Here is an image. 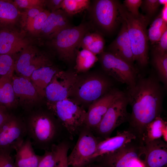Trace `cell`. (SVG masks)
Masks as SVG:
<instances>
[{"mask_svg":"<svg viewBox=\"0 0 167 167\" xmlns=\"http://www.w3.org/2000/svg\"><path fill=\"white\" fill-rule=\"evenodd\" d=\"M159 81L153 75L138 77L135 84L128 87L125 93L132 110L129 128L142 140L148 125L160 116L162 111L163 91Z\"/></svg>","mask_w":167,"mask_h":167,"instance_id":"cell-1","label":"cell"},{"mask_svg":"<svg viewBox=\"0 0 167 167\" xmlns=\"http://www.w3.org/2000/svg\"><path fill=\"white\" fill-rule=\"evenodd\" d=\"M51 116L45 112H37L24 122L27 138L38 149L50 150L53 145L62 141L64 132L67 135L58 119Z\"/></svg>","mask_w":167,"mask_h":167,"instance_id":"cell-2","label":"cell"},{"mask_svg":"<svg viewBox=\"0 0 167 167\" xmlns=\"http://www.w3.org/2000/svg\"><path fill=\"white\" fill-rule=\"evenodd\" d=\"M118 10L121 19L126 27L134 61L141 67L145 66L148 60V17L140 13L138 15H133L120 3Z\"/></svg>","mask_w":167,"mask_h":167,"instance_id":"cell-3","label":"cell"},{"mask_svg":"<svg viewBox=\"0 0 167 167\" xmlns=\"http://www.w3.org/2000/svg\"><path fill=\"white\" fill-rule=\"evenodd\" d=\"M48 103V109L57 117L70 139L78 135L85 126L86 111L83 107L69 98Z\"/></svg>","mask_w":167,"mask_h":167,"instance_id":"cell-4","label":"cell"},{"mask_svg":"<svg viewBox=\"0 0 167 167\" xmlns=\"http://www.w3.org/2000/svg\"><path fill=\"white\" fill-rule=\"evenodd\" d=\"M112 85L111 82L101 74H92L82 78L78 76L69 98L71 97L70 98L80 105L89 106L109 91Z\"/></svg>","mask_w":167,"mask_h":167,"instance_id":"cell-5","label":"cell"},{"mask_svg":"<svg viewBox=\"0 0 167 167\" xmlns=\"http://www.w3.org/2000/svg\"><path fill=\"white\" fill-rule=\"evenodd\" d=\"M91 26L82 23L78 26L66 28L50 40V45L62 59L71 62L75 59L81 39L86 33L90 31Z\"/></svg>","mask_w":167,"mask_h":167,"instance_id":"cell-6","label":"cell"},{"mask_svg":"<svg viewBox=\"0 0 167 167\" xmlns=\"http://www.w3.org/2000/svg\"><path fill=\"white\" fill-rule=\"evenodd\" d=\"M120 4L114 0H96L90 2L87 10L91 24L103 32H112L121 20Z\"/></svg>","mask_w":167,"mask_h":167,"instance_id":"cell-7","label":"cell"},{"mask_svg":"<svg viewBox=\"0 0 167 167\" xmlns=\"http://www.w3.org/2000/svg\"><path fill=\"white\" fill-rule=\"evenodd\" d=\"M77 141L68 156L69 166L86 167L91 162L92 156L99 143L103 139L96 136L85 125L79 132Z\"/></svg>","mask_w":167,"mask_h":167,"instance_id":"cell-8","label":"cell"},{"mask_svg":"<svg viewBox=\"0 0 167 167\" xmlns=\"http://www.w3.org/2000/svg\"><path fill=\"white\" fill-rule=\"evenodd\" d=\"M125 93L112 104L98 126L92 131L97 137L104 140L109 137L114 130L121 124L128 122L130 114Z\"/></svg>","mask_w":167,"mask_h":167,"instance_id":"cell-9","label":"cell"},{"mask_svg":"<svg viewBox=\"0 0 167 167\" xmlns=\"http://www.w3.org/2000/svg\"><path fill=\"white\" fill-rule=\"evenodd\" d=\"M144 154L143 141L138 138L117 151L99 157L94 161L102 167H129L133 161L141 159Z\"/></svg>","mask_w":167,"mask_h":167,"instance_id":"cell-10","label":"cell"},{"mask_svg":"<svg viewBox=\"0 0 167 167\" xmlns=\"http://www.w3.org/2000/svg\"><path fill=\"white\" fill-rule=\"evenodd\" d=\"M99 60L107 74L130 87L135 84L137 71L134 65L115 56L109 52L103 51L100 54Z\"/></svg>","mask_w":167,"mask_h":167,"instance_id":"cell-11","label":"cell"},{"mask_svg":"<svg viewBox=\"0 0 167 167\" xmlns=\"http://www.w3.org/2000/svg\"><path fill=\"white\" fill-rule=\"evenodd\" d=\"M77 74L71 71H58L47 86L45 96L49 102H55L69 97L77 80Z\"/></svg>","mask_w":167,"mask_h":167,"instance_id":"cell-12","label":"cell"},{"mask_svg":"<svg viewBox=\"0 0 167 167\" xmlns=\"http://www.w3.org/2000/svg\"><path fill=\"white\" fill-rule=\"evenodd\" d=\"M27 136L24 122L11 115L0 127V148L15 150Z\"/></svg>","mask_w":167,"mask_h":167,"instance_id":"cell-13","label":"cell"},{"mask_svg":"<svg viewBox=\"0 0 167 167\" xmlns=\"http://www.w3.org/2000/svg\"><path fill=\"white\" fill-rule=\"evenodd\" d=\"M51 64L46 56L29 45L20 52L15 61V71L21 76L30 79L35 70Z\"/></svg>","mask_w":167,"mask_h":167,"instance_id":"cell-14","label":"cell"},{"mask_svg":"<svg viewBox=\"0 0 167 167\" xmlns=\"http://www.w3.org/2000/svg\"><path fill=\"white\" fill-rule=\"evenodd\" d=\"M124 93L117 88L111 89L92 103L86 111L85 125L93 131L99 125L112 104Z\"/></svg>","mask_w":167,"mask_h":167,"instance_id":"cell-15","label":"cell"},{"mask_svg":"<svg viewBox=\"0 0 167 167\" xmlns=\"http://www.w3.org/2000/svg\"><path fill=\"white\" fill-rule=\"evenodd\" d=\"M145 167H167V144L161 139L143 141Z\"/></svg>","mask_w":167,"mask_h":167,"instance_id":"cell-16","label":"cell"},{"mask_svg":"<svg viewBox=\"0 0 167 167\" xmlns=\"http://www.w3.org/2000/svg\"><path fill=\"white\" fill-rule=\"evenodd\" d=\"M138 138H139L136 135L128 128L127 130L118 132L113 137L101 140L98 143L92 157L91 162L99 157L117 151Z\"/></svg>","mask_w":167,"mask_h":167,"instance_id":"cell-17","label":"cell"},{"mask_svg":"<svg viewBox=\"0 0 167 167\" xmlns=\"http://www.w3.org/2000/svg\"><path fill=\"white\" fill-rule=\"evenodd\" d=\"M24 34L10 29L0 28V54L11 56L21 52L28 45Z\"/></svg>","mask_w":167,"mask_h":167,"instance_id":"cell-18","label":"cell"},{"mask_svg":"<svg viewBox=\"0 0 167 167\" xmlns=\"http://www.w3.org/2000/svg\"><path fill=\"white\" fill-rule=\"evenodd\" d=\"M69 17L62 9L51 12L44 23L40 34L45 38L51 39L63 30L72 26Z\"/></svg>","mask_w":167,"mask_h":167,"instance_id":"cell-19","label":"cell"},{"mask_svg":"<svg viewBox=\"0 0 167 167\" xmlns=\"http://www.w3.org/2000/svg\"><path fill=\"white\" fill-rule=\"evenodd\" d=\"M122 25L115 39L109 45L108 51L115 56L134 65V62L126 25L121 19Z\"/></svg>","mask_w":167,"mask_h":167,"instance_id":"cell-20","label":"cell"},{"mask_svg":"<svg viewBox=\"0 0 167 167\" xmlns=\"http://www.w3.org/2000/svg\"><path fill=\"white\" fill-rule=\"evenodd\" d=\"M15 150V167H38L42 156L36 154L29 138L25 139Z\"/></svg>","mask_w":167,"mask_h":167,"instance_id":"cell-21","label":"cell"},{"mask_svg":"<svg viewBox=\"0 0 167 167\" xmlns=\"http://www.w3.org/2000/svg\"><path fill=\"white\" fill-rule=\"evenodd\" d=\"M58 71L51 64L41 67L33 72L30 79L39 95L45 96L47 86Z\"/></svg>","mask_w":167,"mask_h":167,"instance_id":"cell-22","label":"cell"},{"mask_svg":"<svg viewBox=\"0 0 167 167\" xmlns=\"http://www.w3.org/2000/svg\"><path fill=\"white\" fill-rule=\"evenodd\" d=\"M12 83L15 96L21 99L28 100L37 98L38 94L29 78L13 76Z\"/></svg>","mask_w":167,"mask_h":167,"instance_id":"cell-23","label":"cell"},{"mask_svg":"<svg viewBox=\"0 0 167 167\" xmlns=\"http://www.w3.org/2000/svg\"><path fill=\"white\" fill-rule=\"evenodd\" d=\"M105 42L104 38L98 32H89L82 37L78 49H87L94 54H100L104 51Z\"/></svg>","mask_w":167,"mask_h":167,"instance_id":"cell-24","label":"cell"},{"mask_svg":"<svg viewBox=\"0 0 167 167\" xmlns=\"http://www.w3.org/2000/svg\"><path fill=\"white\" fill-rule=\"evenodd\" d=\"M167 122L160 116L155 118L147 126L143 137V141L161 139L167 142Z\"/></svg>","mask_w":167,"mask_h":167,"instance_id":"cell-25","label":"cell"},{"mask_svg":"<svg viewBox=\"0 0 167 167\" xmlns=\"http://www.w3.org/2000/svg\"><path fill=\"white\" fill-rule=\"evenodd\" d=\"M17 7L7 0H0V28H9L19 15Z\"/></svg>","mask_w":167,"mask_h":167,"instance_id":"cell-26","label":"cell"},{"mask_svg":"<svg viewBox=\"0 0 167 167\" xmlns=\"http://www.w3.org/2000/svg\"><path fill=\"white\" fill-rule=\"evenodd\" d=\"M12 78L8 76H0V104L7 109L12 106L15 99Z\"/></svg>","mask_w":167,"mask_h":167,"instance_id":"cell-27","label":"cell"},{"mask_svg":"<svg viewBox=\"0 0 167 167\" xmlns=\"http://www.w3.org/2000/svg\"><path fill=\"white\" fill-rule=\"evenodd\" d=\"M75 69L78 73L84 72L89 70L98 61L96 55L85 49L77 51Z\"/></svg>","mask_w":167,"mask_h":167,"instance_id":"cell-28","label":"cell"},{"mask_svg":"<svg viewBox=\"0 0 167 167\" xmlns=\"http://www.w3.org/2000/svg\"><path fill=\"white\" fill-rule=\"evenodd\" d=\"M167 31V22L164 21L160 15L153 21L148 31V40L153 44L157 43Z\"/></svg>","mask_w":167,"mask_h":167,"instance_id":"cell-29","label":"cell"},{"mask_svg":"<svg viewBox=\"0 0 167 167\" xmlns=\"http://www.w3.org/2000/svg\"><path fill=\"white\" fill-rule=\"evenodd\" d=\"M90 2L89 0H63L61 9L71 16L88 9Z\"/></svg>","mask_w":167,"mask_h":167,"instance_id":"cell-30","label":"cell"},{"mask_svg":"<svg viewBox=\"0 0 167 167\" xmlns=\"http://www.w3.org/2000/svg\"><path fill=\"white\" fill-rule=\"evenodd\" d=\"M152 63L158 79L165 86L167 84V53L163 55L153 54Z\"/></svg>","mask_w":167,"mask_h":167,"instance_id":"cell-31","label":"cell"},{"mask_svg":"<svg viewBox=\"0 0 167 167\" xmlns=\"http://www.w3.org/2000/svg\"><path fill=\"white\" fill-rule=\"evenodd\" d=\"M50 12L44 9L24 28L32 35L40 34L44 23Z\"/></svg>","mask_w":167,"mask_h":167,"instance_id":"cell-32","label":"cell"},{"mask_svg":"<svg viewBox=\"0 0 167 167\" xmlns=\"http://www.w3.org/2000/svg\"><path fill=\"white\" fill-rule=\"evenodd\" d=\"M54 146L57 156L56 167H69L67 160L68 153L70 148L69 142L63 140Z\"/></svg>","mask_w":167,"mask_h":167,"instance_id":"cell-33","label":"cell"},{"mask_svg":"<svg viewBox=\"0 0 167 167\" xmlns=\"http://www.w3.org/2000/svg\"><path fill=\"white\" fill-rule=\"evenodd\" d=\"M15 61L11 56L0 54V76H13Z\"/></svg>","mask_w":167,"mask_h":167,"instance_id":"cell-34","label":"cell"},{"mask_svg":"<svg viewBox=\"0 0 167 167\" xmlns=\"http://www.w3.org/2000/svg\"><path fill=\"white\" fill-rule=\"evenodd\" d=\"M54 145L50 150L45 151L38 167H56L57 156Z\"/></svg>","mask_w":167,"mask_h":167,"instance_id":"cell-35","label":"cell"},{"mask_svg":"<svg viewBox=\"0 0 167 167\" xmlns=\"http://www.w3.org/2000/svg\"><path fill=\"white\" fill-rule=\"evenodd\" d=\"M45 0H15L14 4L17 7L26 9L43 8L45 5Z\"/></svg>","mask_w":167,"mask_h":167,"instance_id":"cell-36","label":"cell"},{"mask_svg":"<svg viewBox=\"0 0 167 167\" xmlns=\"http://www.w3.org/2000/svg\"><path fill=\"white\" fill-rule=\"evenodd\" d=\"M11 151L0 148V167H15L14 160L11 155Z\"/></svg>","mask_w":167,"mask_h":167,"instance_id":"cell-37","label":"cell"},{"mask_svg":"<svg viewBox=\"0 0 167 167\" xmlns=\"http://www.w3.org/2000/svg\"><path fill=\"white\" fill-rule=\"evenodd\" d=\"M160 5L159 0H142L140 7L148 16H151L156 13Z\"/></svg>","mask_w":167,"mask_h":167,"instance_id":"cell-38","label":"cell"},{"mask_svg":"<svg viewBox=\"0 0 167 167\" xmlns=\"http://www.w3.org/2000/svg\"><path fill=\"white\" fill-rule=\"evenodd\" d=\"M167 52V31L156 43L152 51V54L163 55Z\"/></svg>","mask_w":167,"mask_h":167,"instance_id":"cell-39","label":"cell"},{"mask_svg":"<svg viewBox=\"0 0 167 167\" xmlns=\"http://www.w3.org/2000/svg\"><path fill=\"white\" fill-rule=\"evenodd\" d=\"M44 9L43 8L26 9L21 15L22 24L24 27Z\"/></svg>","mask_w":167,"mask_h":167,"instance_id":"cell-40","label":"cell"},{"mask_svg":"<svg viewBox=\"0 0 167 167\" xmlns=\"http://www.w3.org/2000/svg\"><path fill=\"white\" fill-rule=\"evenodd\" d=\"M142 2V0H125L123 5L129 12L133 15H138L140 13L139 9Z\"/></svg>","mask_w":167,"mask_h":167,"instance_id":"cell-41","label":"cell"},{"mask_svg":"<svg viewBox=\"0 0 167 167\" xmlns=\"http://www.w3.org/2000/svg\"><path fill=\"white\" fill-rule=\"evenodd\" d=\"M63 0H50L45 1L46 5L51 12L56 11L61 9L62 4Z\"/></svg>","mask_w":167,"mask_h":167,"instance_id":"cell-42","label":"cell"},{"mask_svg":"<svg viewBox=\"0 0 167 167\" xmlns=\"http://www.w3.org/2000/svg\"><path fill=\"white\" fill-rule=\"evenodd\" d=\"M6 108L0 104V127L8 119L10 116Z\"/></svg>","mask_w":167,"mask_h":167,"instance_id":"cell-43","label":"cell"},{"mask_svg":"<svg viewBox=\"0 0 167 167\" xmlns=\"http://www.w3.org/2000/svg\"><path fill=\"white\" fill-rule=\"evenodd\" d=\"M129 167H145L143 160L137 159L133 161Z\"/></svg>","mask_w":167,"mask_h":167,"instance_id":"cell-44","label":"cell"},{"mask_svg":"<svg viewBox=\"0 0 167 167\" xmlns=\"http://www.w3.org/2000/svg\"><path fill=\"white\" fill-rule=\"evenodd\" d=\"M160 15L162 19L167 22V4L164 6Z\"/></svg>","mask_w":167,"mask_h":167,"instance_id":"cell-45","label":"cell"},{"mask_svg":"<svg viewBox=\"0 0 167 167\" xmlns=\"http://www.w3.org/2000/svg\"><path fill=\"white\" fill-rule=\"evenodd\" d=\"M159 2L160 5H163L164 6L167 4V0H159Z\"/></svg>","mask_w":167,"mask_h":167,"instance_id":"cell-46","label":"cell"},{"mask_svg":"<svg viewBox=\"0 0 167 167\" xmlns=\"http://www.w3.org/2000/svg\"><path fill=\"white\" fill-rule=\"evenodd\" d=\"M90 167H102L101 166L97 165H92L91 166H90Z\"/></svg>","mask_w":167,"mask_h":167,"instance_id":"cell-47","label":"cell"},{"mask_svg":"<svg viewBox=\"0 0 167 167\" xmlns=\"http://www.w3.org/2000/svg\"><path fill=\"white\" fill-rule=\"evenodd\" d=\"M90 167V166H89V167H88H88Z\"/></svg>","mask_w":167,"mask_h":167,"instance_id":"cell-48","label":"cell"}]
</instances>
